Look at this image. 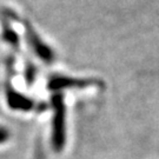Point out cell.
<instances>
[{
    "label": "cell",
    "instance_id": "cell-2",
    "mask_svg": "<svg viewBox=\"0 0 159 159\" xmlns=\"http://www.w3.org/2000/svg\"><path fill=\"white\" fill-rule=\"evenodd\" d=\"M23 24L25 25V30H26V38H27V41H29V44L31 45V47L34 50V52H35L44 61H46V63L53 61V52L51 51V48H50L48 46H46L45 44L39 39V37L34 32V30L32 29V26H31L26 20H24Z\"/></svg>",
    "mask_w": 159,
    "mask_h": 159
},
{
    "label": "cell",
    "instance_id": "cell-1",
    "mask_svg": "<svg viewBox=\"0 0 159 159\" xmlns=\"http://www.w3.org/2000/svg\"><path fill=\"white\" fill-rule=\"evenodd\" d=\"M53 148L56 151L63 150L65 145V114L63 100L54 98V118H53Z\"/></svg>",
    "mask_w": 159,
    "mask_h": 159
},
{
    "label": "cell",
    "instance_id": "cell-3",
    "mask_svg": "<svg viewBox=\"0 0 159 159\" xmlns=\"http://www.w3.org/2000/svg\"><path fill=\"white\" fill-rule=\"evenodd\" d=\"M4 31H5V32H4V35H5L6 40H7L10 44H12L13 46L18 47V38H17V35H16V33L12 32V30H10L8 27H5Z\"/></svg>",
    "mask_w": 159,
    "mask_h": 159
},
{
    "label": "cell",
    "instance_id": "cell-4",
    "mask_svg": "<svg viewBox=\"0 0 159 159\" xmlns=\"http://www.w3.org/2000/svg\"><path fill=\"white\" fill-rule=\"evenodd\" d=\"M8 139V132L4 127H0V143H4Z\"/></svg>",
    "mask_w": 159,
    "mask_h": 159
}]
</instances>
